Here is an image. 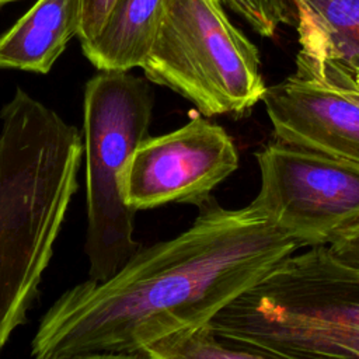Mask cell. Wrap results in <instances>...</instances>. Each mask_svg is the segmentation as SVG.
Here are the masks:
<instances>
[{
    "mask_svg": "<svg viewBox=\"0 0 359 359\" xmlns=\"http://www.w3.org/2000/svg\"><path fill=\"white\" fill-rule=\"evenodd\" d=\"M196 208L185 231L140 247L107 280L63 292L41 318L31 356L143 359L157 339L210 323L300 247L251 203L227 209L210 195Z\"/></svg>",
    "mask_w": 359,
    "mask_h": 359,
    "instance_id": "obj_1",
    "label": "cell"
},
{
    "mask_svg": "<svg viewBox=\"0 0 359 359\" xmlns=\"http://www.w3.org/2000/svg\"><path fill=\"white\" fill-rule=\"evenodd\" d=\"M83 160V133L15 88L0 111V351L27 321Z\"/></svg>",
    "mask_w": 359,
    "mask_h": 359,
    "instance_id": "obj_2",
    "label": "cell"
},
{
    "mask_svg": "<svg viewBox=\"0 0 359 359\" xmlns=\"http://www.w3.org/2000/svg\"><path fill=\"white\" fill-rule=\"evenodd\" d=\"M254 358H359V268L328 245L278 264L212 320Z\"/></svg>",
    "mask_w": 359,
    "mask_h": 359,
    "instance_id": "obj_3",
    "label": "cell"
},
{
    "mask_svg": "<svg viewBox=\"0 0 359 359\" xmlns=\"http://www.w3.org/2000/svg\"><path fill=\"white\" fill-rule=\"evenodd\" d=\"M154 95L147 79L130 70H98L84 86L83 157L86 161L88 279L115 275L142 247L133 238L135 210L121 194V175L147 136Z\"/></svg>",
    "mask_w": 359,
    "mask_h": 359,
    "instance_id": "obj_4",
    "label": "cell"
},
{
    "mask_svg": "<svg viewBox=\"0 0 359 359\" xmlns=\"http://www.w3.org/2000/svg\"><path fill=\"white\" fill-rule=\"evenodd\" d=\"M142 69L206 118L244 116L268 88L257 46L229 20L222 0H167Z\"/></svg>",
    "mask_w": 359,
    "mask_h": 359,
    "instance_id": "obj_5",
    "label": "cell"
},
{
    "mask_svg": "<svg viewBox=\"0 0 359 359\" xmlns=\"http://www.w3.org/2000/svg\"><path fill=\"white\" fill-rule=\"evenodd\" d=\"M255 157L251 205L300 247L330 245L359 224V164L278 139Z\"/></svg>",
    "mask_w": 359,
    "mask_h": 359,
    "instance_id": "obj_6",
    "label": "cell"
},
{
    "mask_svg": "<svg viewBox=\"0 0 359 359\" xmlns=\"http://www.w3.org/2000/svg\"><path fill=\"white\" fill-rule=\"evenodd\" d=\"M238 168L226 129L206 116L158 136H146L121 175V194L135 212L170 203L198 205Z\"/></svg>",
    "mask_w": 359,
    "mask_h": 359,
    "instance_id": "obj_7",
    "label": "cell"
},
{
    "mask_svg": "<svg viewBox=\"0 0 359 359\" xmlns=\"http://www.w3.org/2000/svg\"><path fill=\"white\" fill-rule=\"evenodd\" d=\"M262 102L275 139L359 164V91L292 74L268 87Z\"/></svg>",
    "mask_w": 359,
    "mask_h": 359,
    "instance_id": "obj_8",
    "label": "cell"
},
{
    "mask_svg": "<svg viewBox=\"0 0 359 359\" xmlns=\"http://www.w3.org/2000/svg\"><path fill=\"white\" fill-rule=\"evenodd\" d=\"M299 79L359 91V0H292Z\"/></svg>",
    "mask_w": 359,
    "mask_h": 359,
    "instance_id": "obj_9",
    "label": "cell"
},
{
    "mask_svg": "<svg viewBox=\"0 0 359 359\" xmlns=\"http://www.w3.org/2000/svg\"><path fill=\"white\" fill-rule=\"evenodd\" d=\"M77 28L73 0H38L0 35V69L48 73Z\"/></svg>",
    "mask_w": 359,
    "mask_h": 359,
    "instance_id": "obj_10",
    "label": "cell"
},
{
    "mask_svg": "<svg viewBox=\"0 0 359 359\" xmlns=\"http://www.w3.org/2000/svg\"><path fill=\"white\" fill-rule=\"evenodd\" d=\"M167 0H116L97 35L81 45L97 70L142 67L154 43Z\"/></svg>",
    "mask_w": 359,
    "mask_h": 359,
    "instance_id": "obj_11",
    "label": "cell"
},
{
    "mask_svg": "<svg viewBox=\"0 0 359 359\" xmlns=\"http://www.w3.org/2000/svg\"><path fill=\"white\" fill-rule=\"evenodd\" d=\"M254 358L248 351L222 341L210 324L177 331L149 345L143 359H219Z\"/></svg>",
    "mask_w": 359,
    "mask_h": 359,
    "instance_id": "obj_12",
    "label": "cell"
},
{
    "mask_svg": "<svg viewBox=\"0 0 359 359\" xmlns=\"http://www.w3.org/2000/svg\"><path fill=\"white\" fill-rule=\"evenodd\" d=\"M261 36L271 38L282 25H296L292 0H222Z\"/></svg>",
    "mask_w": 359,
    "mask_h": 359,
    "instance_id": "obj_13",
    "label": "cell"
},
{
    "mask_svg": "<svg viewBox=\"0 0 359 359\" xmlns=\"http://www.w3.org/2000/svg\"><path fill=\"white\" fill-rule=\"evenodd\" d=\"M116 0H73L80 45L90 42L102 27Z\"/></svg>",
    "mask_w": 359,
    "mask_h": 359,
    "instance_id": "obj_14",
    "label": "cell"
},
{
    "mask_svg": "<svg viewBox=\"0 0 359 359\" xmlns=\"http://www.w3.org/2000/svg\"><path fill=\"white\" fill-rule=\"evenodd\" d=\"M328 247L338 258L359 268V224L344 233Z\"/></svg>",
    "mask_w": 359,
    "mask_h": 359,
    "instance_id": "obj_15",
    "label": "cell"
},
{
    "mask_svg": "<svg viewBox=\"0 0 359 359\" xmlns=\"http://www.w3.org/2000/svg\"><path fill=\"white\" fill-rule=\"evenodd\" d=\"M13 1H17V0H0V6H4L7 3H13Z\"/></svg>",
    "mask_w": 359,
    "mask_h": 359,
    "instance_id": "obj_16",
    "label": "cell"
}]
</instances>
